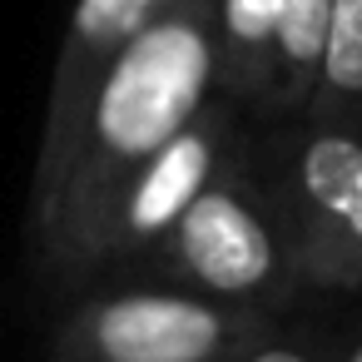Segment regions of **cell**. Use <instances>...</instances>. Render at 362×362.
Here are the masks:
<instances>
[{
	"label": "cell",
	"mask_w": 362,
	"mask_h": 362,
	"mask_svg": "<svg viewBox=\"0 0 362 362\" xmlns=\"http://www.w3.org/2000/svg\"><path fill=\"white\" fill-rule=\"evenodd\" d=\"M253 174L278 209L303 293H362V124L253 119Z\"/></svg>",
	"instance_id": "3957f363"
},
{
	"label": "cell",
	"mask_w": 362,
	"mask_h": 362,
	"mask_svg": "<svg viewBox=\"0 0 362 362\" xmlns=\"http://www.w3.org/2000/svg\"><path fill=\"white\" fill-rule=\"evenodd\" d=\"M159 6L164 0H75L70 25L60 35L55 70H50V100H45V124H40V149H35V174H30V209L50 194L95 80L154 21Z\"/></svg>",
	"instance_id": "8992f818"
},
{
	"label": "cell",
	"mask_w": 362,
	"mask_h": 362,
	"mask_svg": "<svg viewBox=\"0 0 362 362\" xmlns=\"http://www.w3.org/2000/svg\"><path fill=\"white\" fill-rule=\"evenodd\" d=\"M124 278H154L218 303L288 317V308L303 298V283L278 209L253 174V134L174 214V223L139 253V263Z\"/></svg>",
	"instance_id": "7a4b0ae2"
},
{
	"label": "cell",
	"mask_w": 362,
	"mask_h": 362,
	"mask_svg": "<svg viewBox=\"0 0 362 362\" xmlns=\"http://www.w3.org/2000/svg\"><path fill=\"white\" fill-rule=\"evenodd\" d=\"M298 119L362 124V0H332L317 75Z\"/></svg>",
	"instance_id": "9c48e42d"
},
{
	"label": "cell",
	"mask_w": 362,
	"mask_h": 362,
	"mask_svg": "<svg viewBox=\"0 0 362 362\" xmlns=\"http://www.w3.org/2000/svg\"><path fill=\"white\" fill-rule=\"evenodd\" d=\"M332 0H278V25H273V80L263 95V110L253 115L258 124H283L298 119L317 75L322 55V30H327Z\"/></svg>",
	"instance_id": "ba28073f"
},
{
	"label": "cell",
	"mask_w": 362,
	"mask_h": 362,
	"mask_svg": "<svg viewBox=\"0 0 362 362\" xmlns=\"http://www.w3.org/2000/svg\"><path fill=\"white\" fill-rule=\"evenodd\" d=\"M218 95L214 0H164L154 21L105 65L50 194L30 209V253L65 288L115 194Z\"/></svg>",
	"instance_id": "6da1fadb"
},
{
	"label": "cell",
	"mask_w": 362,
	"mask_h": 362,
	"mask_svg": "<svg viewBox=\"0 0 362 362\" xmlns=\"http://www.w3.org/2000/svg\"><path fill=\"white\" fill-rule=\"evenodd\" d=\"M70 298L50 337V362H228L283 322L154 278H105Z\"/></svg>",
	"instance_id": "277c9868"
},
{
	"label": "cell",
	"mask_w": 362,
	"mask_h": 362,
	"mask_svg": "<svg viewBox=\"0 0 362 362\" xmlns=\"http://www.w3.org/2000/svg\"><path fill=\"white\" fill-rule=\"evenodd\" d=\"M332 362H362V327L347 337V347H342V352H332Z\"/></svg>",
	"instance_id": "8fae6325"
},
{
	"label": "cell",
	"mask_w": 362,
	"mask_h": 362,
	"mask_svg": "<svg viewBox=\"0 0 362 362\" xmlns=\"http://www.w3.org/2000/svg\"><path fill=\"white\" fill-rule=\"evenodd\" d=\"M273 25H278V0H214L218 95L238 105L248 119L263 110L273 80Z\"/></svg>",
	"instance_id": "52a82bcc"
},
{
	"label": "cell",
	"mask_w": 362,
	"mask_h": 362,
	"mask_svg": "<svg viewBox=\"0 0 362 362\" xmlns=\"http://www.w3.org/2000/svg\"><path fill=\"white\" fill-rule=\"evenodd\" d=\"M253 134V119L228 105L223 95H214L119 194L115 204L105 209V218L95 223L90 243L80 248L70 278H65V293H80L90 283H105V278H124L139 253L174 223V214L248 144Z\"/></svg>",
	"instance_id": "5b68a950"
},
{
	"label": "cell",
	"mask_w": 362,
	"mask_h": 362,
	"mask_svg": "<svg viewBox=\"0 0 362 362\" xmlns=\"http://www.w3.org/2000/svg\"><path fill=\"white\" fill-rule=\"evenodd\" d=\"M228 362H332V357H327V347H322L317 337L293 332L288 317H283V322H273L263 337H253L248 347H238Z\"/></svg>",
	"instance_id": "30bf717a"
}]
</instances>
